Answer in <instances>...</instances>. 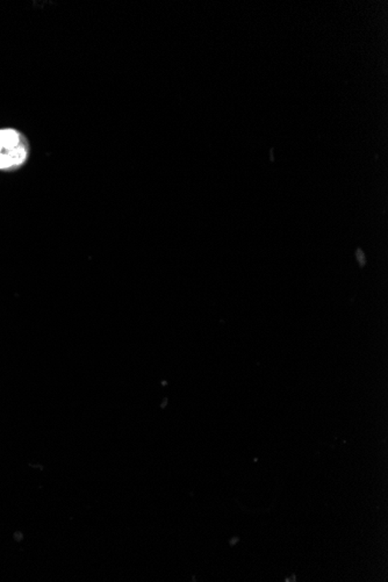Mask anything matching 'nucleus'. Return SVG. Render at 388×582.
<instances>
[{
    "mask_svg": "<svg viewBox=\"0 0 388 582\" xmlns=\"http://www.w3.org/2000/svg\"><path fill=\"white\" fill-rule=\"evenodd\" d=\"M30 142L14 128L0 129V171H13L27 162Z\"/></svg>",
    "mask_w": 388,
    "mask_h": 582,
    "instance_id": "1",
    "label": "nucleus"
}]
</instances>
